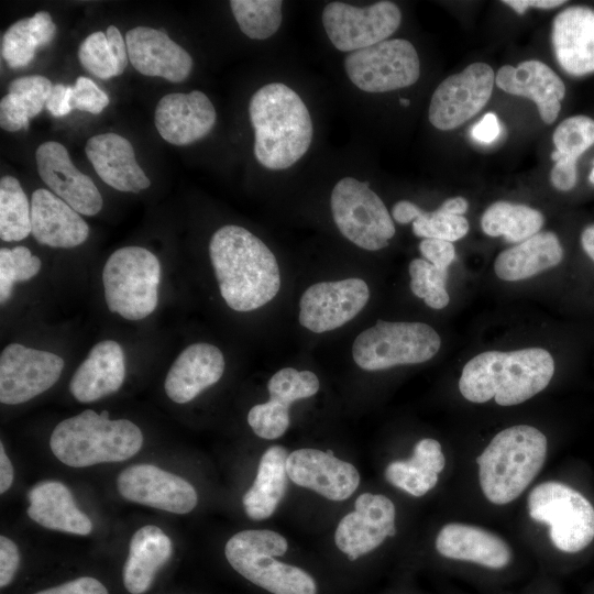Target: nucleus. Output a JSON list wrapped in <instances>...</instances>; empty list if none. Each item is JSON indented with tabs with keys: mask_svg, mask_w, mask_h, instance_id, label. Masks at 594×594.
Listing matches in <instances>:
<instances>
[{
	"mask_svg": "<svg viewBox=\"0 0 594 594\" xmlns=\"http://www.w3.org/2000/svg\"><path fill=\"white\" fill-rule=\"evenodd\" d=\"M216 120L212 102L200 90L165 95L157 102L154 113L160 135L173 145H188L205 138Z\"/></svg>",
	"mask_w": 594,
	"mask_h": 594,
	"instance_id": "21",
	"label": "nucleus"
},
{
	"mask_svg": "<svg viewBox=\"0 0 594 594\" xmlns=\"http://www.w3.org/2000/svg\"><path fill=\"white\" fill-rule=\"evenodd\" d=\"M552 45L560 66L570 75L594 72V10L572 6L553 20Z\"/></svg>",
	"mask_w": 594,
	"mask_h": 594,
	"instance_id": "27",
	"label": "nucleus"
},
{
	"mask_svg": "<svg viewBox=\"0 0 594 594\" xmlns=\"http://www.w3.org/2000/svg\"><path fill=\"white\" fill-rule=\"evenodd\" d=\"M20 565V552L16 544L7 538L0 537V586L4 587L13 580Z\"/></svg>",
	"mask_w": 594,
	"mask_h": 594,
	"instance_id": "49",
	"label": "nucleus"
},
{
	"mask_svg": "<svg viewBox=\"0 0 594 594\" xmlns=\"http://www.w3.org/2000/svg\"><path fill=\"white\" fill-rule=\"evenodd\" d=\"M436 550L444 559L499 572L513 562V551L497 535L477 526L450 522L437 535Z\"/></svg>",
	"mask_w": 594,
	"mask_h": 594,
	"instance_id": "23",
	"label": "nucleus"
},
{
	"mask_svg": "<svg viewBox=\"0 0 594 594\" xmlns=\"http://www.w3.org/2000/svg\"><path fill=\"white\" fill-rule=\"evenodd\" d=\"M440 345L439 334L427 323L377 320L355 338L352 356L362 370L381 371L424 363L437 354Z\"/></svg>",
	"mask_w": 594,
	"mask_h": 594,
	"instance_id": "8",
	"label": "nucleus"
},
{
	"mask_svg": "<svg viewBox=\"0 0 594 594\" xmlns=\"http://www.w3.org/2000/svg\"><path fill=\"white\" fill-rule=\"evenodd\" d=\"M330 207L341 234L361 249H384L395 234L392 216L367 182L341 178L331 191Z\"/></svg>",
	"mask_w": 594,
	"mask_h": 594,
	"instance_id": "10",
	"label": "nucleus"
},
{
	"mask_svg": "<svg viewBox=\"0 0 594 594\" xmlns=\"http://www.w3.org/2000/svg\"><path fill=\"white\" fill-rule=\"evenodd\" d=\"M588 180L594 185V162H593V168L588 175Z\"/></svg>",
	"mask_w": 594,
	"mask_h": 594,
	"instance_id": "58",
	"label": "nucleus"
},
{
	"mask_svg": "<svg viewBox=\"0 0 594 594\" xmlns=\"http://www.w3.org/2000/svg\"><path fill=\"white\" fill-rule=\"evenodd\" d=\"M35 158L42 180L74 210L88 217L101 210L99 189L89 176L75 167L63 144L55 141L40 144Z\"/></svg>",
	"mask_w": 594,
	"mask_h": 594,
	"instance_id": "19",
	"label": "nucleus"
},
{
	"mask_svg": "<svg viewBox=\"0 0 594 594\" xmlns=\"http://www.w3.org/2000/svg\"><path fill=\"white\" fill-rule=\"evenodd\" d=\"M142 444L140 428L128 419H110L108 410L99 415L86 409L64 419L50 438L53 454L73 468L125 461L136 454Z\"/></svg>",
	"mask_w": 594,
	"mask_h": 594,
	"instance_id": "5",
	"label": "nucleus"
},
{
	"mask_svg": "<svg viewBox=\"0 0 594 594\" xmlns=\"http://www.w3.org/2000/svg\"><path fill=\"white\" fill-rule=\"evenodd\" d=\"M495 82L507 94L532 100L544 123L551 124L558 118L565 86L546 64L529 59L517 66L505 65L498 69Z\"/></svg>",
	"mask_w": 594,
	"mask_h": 594,
	"instance_id": "24",
	"label": "nucleus"
},
{
	"mask_svg": "<svg viewBox=\"0 0 594 594\" xmlns=\"http://www.w3.org/2000/svg\"><path fill=\"white\" fill-rule=\"evenodd\" d=\"M31 227L34 239L51 248H75L89 235V227L80 213L44 188L32 194Z\"/></svg>",
	"mask_w": 594,
	"mask_h": 594,
	"instance_id": "28",
	"label": "nucleus"
},
{
	"mask_svg": "<svg viewBox=\"0 0 594 594\" xmlns=\"http://www.w3.org/2000/svg\"><path fill=\"white\" fill-rule=\"evenodd\" d=\"M563 249L553 232H538L499 253L494 263L498 278L515 282L529 278L558 265Z\"/></svg>",
	"mask_w": 594,
	"mask_h": 594,
	"instance_id": "32",
	"label": "nucleus"
},
{
	"mask_svg": "<svg viewBox=\"0 0 594 594\" xmlns=\"http://www.w3.org/2000/svg\"><path fill=\"white\" fill-rule=\"evenodd\" d=\"M547 438L528 425L508 427L496 433L476 458L481 490L492 504L515 501L542 469Z\"/></svg>",
	"mask_w": 594,
	"mask_h": 594,
	"instance_id": "4",
	"label": "nucleus"
},
{
	"mask_svg": "<svg viewBox=\"0 0 594 594\" xmlns=\"http://www.w3.org/2000/svg\"><path fill=\"white\" fill-rule=\"evenodd\" d=\"M344 69L359 89L386 92L415 84L420 75V62L409 41L393 38L349 53Z\"/></svg>",
	"mask_w": 594,
	"mask_h": 594,
	"instance_id": "11",
	"label": "nucleus"
},
{
	"mask_svg": "<svg viewBox=\"0 0 594 594\" xmlns=\"http://www.w3.org/2000/svg\"><path fill=\"white\" fill-rule=\"evenodd\" d=\"M117 487L130 502L174 514H187L198 502L197 492L188 481L153 464L124 469L118 476Z\"/></svg>",
	"mask_w": 594,
	"mask_h": 594,
	"instance_id": "16",
	"label": "nucleus"
},
{
	"mask_svg": "<svg viewBox=\"0 0 594 594\" xmlns=\"http://www.w3.org/2000/svg\"><path fill=\"white\" fill-rule=\"evenodd\" d=\"M287 475L298 486L312 490L330 501L349 498L360 484L355 466L331 451L302 448L288 454Z\"/></svg>",
	"mask_w": 594,
	"mask_h": 594,
	"instance_id": "20",
	"label": "nucleus"
},
{
	"mask_svg": "<svg viewBox=\"0 0 594 594\" xmlns=\"http://www.w3.org/2000/svg\"><path fill=\"white\" fill-rule=\"evenodd\" d=\"M543 216L536 209L508 201L491 205L481 218V228L490 237H504L506 241L520 243L538 233Z\"/></svg>",
	"mask_w": 594,
	"mask_h": 594,
	"instance_id": "36",
	"label": "nucleus"
},
{
	"mask_svg": "<svg viewBox=\"0 0 594 594\" xmlns=\"http://www.w3.org/2000/svg\"><path fill=\"white\" fill-rule=\"evenodd\" d=\"M287 457L283 446H272L263 453L256 477L242 498L249 518L266 519L277 508L287 487Z\"/></svg>",
	"mask_w": 594,
	"mask_h": 594,
	"instance_id": "34",
	"label": "nucleus"
},
{
	"mask_svg": "<svg viewBox=\"0 0 594 594\" xmlns=\"http://www.w3.org/2000/svg\"><path fill=\"white\" fill-rule=\"evenodd\" d=\"M106 35L109 48L118 66V75L120 76L124 72L129 59L125 40L114 25L107 28Z\"/></svg>",
	"mask_w": 594,
	"mask_h": 594,
	"instance_id": "53",
	"label": "nucleus"
},
{
	"mask_svg": "<svg viewBox=\"0 0 594 594\" xmlns=\"http://www.w3.org/2000/svg\"><path fill=\"white\" fill-rule=\"evenodd\" d=\"M72 86L62 84L54 85L52 92L46 101V109L54 117H64L73 109L70 107Z\"/></svg>",
	"mask_w": 594,
	"mask_h": 594,
	"instance_id": "52",
	"label": "nucleus"
},
{
	"mask_svg": "<svg viewBox=\"0 0 594 594\" xmlns=\"http://www.w3.org/2000/svg\"><path fill=\"white\" fill-rule=\"evenodd\" d=\"M110 102L108 95L90 78L80 76L72 89L70 107L92 114L100 113Z\"/></svg>",
	"mask_w": 594,
	"mask_h": 594,
	"instance_id": "45",
	"label": "nucleus"
},
{
	"mask_svg": "<svg viewBox=\"0 0 594 594\" xmlns=\"http://www.w3.org/2000/svg\"><path fill=\"white\" fill-rule=\"evenodd\" d=\"M41 270V260L31 254V251L18 245L13 249L0 250V301L4 304L12 294L16 282H26Z\"/></svg>",
	"mask_w": 594,
	"mask_h": 594,
	"instance_id": "41",
	"label": "nucleus"
},
{
	"mask_svg": "<svg viewBox=\"0 0 594 594\" xmlns=\"http://www.w3.org/2000/svg\"><path fill=\"white\" fill-rule=\"evenodd\" d=\"M13 482V468L9 460L3 443H0V493L7 492Z\"/></svg>",
	"mask_w": 594,
	"mask_h": 594,
	"instance_id": "55",
	"label": "nucleus"
},
{
	"mask_svg": "<svg viewBox=\"0 0 594 594\" xmlns=\"http://www.w3.org/2000/svg\"><path fill=\"white\" fill-rule=\"evenodd\" d=\"M528 514L549 525L553 546L565 553L584 550L594 539V507L574 488L556 481L535 486L528 496Z\"/></svg>",
	"mask_w": 594,
	"mask_h": 594,
	"instance_id": "9",
	"label": "nucleus"
},
{
	"mask_svg": "<svg viewBox=\"0 0 594 594\" xmlns=\"http://www.w3.org/2000/svg\"><path fill=\"white\" fill-rule=\"evenodd\" d=\"M556 152L578 160L594 144V120L574 116L563 120L553 132Z\"/></svg>",
	"mask_w": 594,
	"mask_h": 594,
	"instance_id": "42",
	"label": "nucleus"
},
{
	"mask_svg": "<svg viewBox=\"0 0 594 594\" xmlns=\"http://www.w3.org/2000/svg\"><path fill=\"white\" fill-rule=\"evenodd\" d=\"M125 377L121 345L113 340L95 344L74 373L69 391L79 403H91L116 393Z\"/></svg>",
	"mask_w": 594,
	"mask_h": 594,
	"instance_id": "29",
	"label": "nucleus"
},
{
	"mask_svg": "<svg viewBox=\"0 0 594 594\" xmlns=\"http://www.w3.org/2000/svg\"><path fill=\"white\" fill-rule=\"evenodd\" d=\"M209 256L226 304L246 312L270 302L280 288L277 260L267 245L243 227L227 224L209 242Z\"/></svg>",
	"mask_w": 594,
	"mask_h": 594,
	"instance_id": "1",
	"label": "nucleus"
},
{
	"mask_svg": "<svg viewBox=\"0 0 594 594\" xmlns=\"http://www.w3.org/2000/svg\"><path fill=\"white\" fill-rule=\"evenodd\" d=\"M173 543L157 526H143L134 532L123 566V584L131 594H143L157 571L169 560Z\"/></svg>",
	"mask_w": 594,
	"mask_h": 594,
	"instance_id": "31",
	"label": "nucleus"
},
{
	"mask_svg": "<svg viewBox=\"0 0 594 594\" xmlns=\"http://www.w3.org/2000/svg\"><path fill=\"white\" fill-rule=\"evenodd\" d=\"M35 594H109L106 586L97 579L81 576L58 586L40 591Z\"/></svg>",
	"mask_w": 594,
	"mask_h": 594,
	"instance_id": "50",
	"label": "nucleus"
},
{
	"mask_svg": "<svg viewBox=\"0 0 594 594\" xmlns=\"http://www.w3.org/2000/svg\"><path fill=\"white\" fill-rule=\"evenodd\" d=\"M321 19L332 45L352 53L387 40L398 29L402 12L392 1L363 8L333 1L323 8Z\"/></svg>",
	"mask_w": 594,
	"mask_h": 594,
	"instance_id": "12",
	"label": "nucleus"
},
{
	"mask_svg": "<svg viewBox=\"0 0 594 594\" xmlns=\"http://www.w3.org/2000/svg\"><path fill=\"white\" fill-rule=\"evenodd\" d=\"M254 155L268 169H286L298 162L312 141L310 113L299 95L282 82L261 87L251 98Z\"/></svg>",
	"mask_w": 594,
	"mask_h": 594,
	"instance_id": "3",
	"label": "nucleus"
},
{
	"mask_svg": "<svg viewBox=\"0 0 594 594\" xmlns=\"http://www.w3.org/2000/svg\"><path fill=\"white\" fill-rule=\"evenodd\" d=\"M85 152L98 176L110 187L124 193H140L151 185L136 162L131 142L116 133L88 139Z\"/></svg>",
	"mask_w": 594,
	"mask_h": 594,
	"instance_id": "26",
	"label": "nucleus"
},
{
	"mask_svg": "<svg viewBox=\"0 0 594 594\" xmlns=\"http://www.w3.org/2000/svg\"><path fill=\"white\" fill-rule=\"evenodd\" d=\"M28 497V515L42 527L79 536L91 532V520L77 507L72 492L62 482H40Z\"/></svg>",
	"mask_w": 594,
	"mask_h": 594,
	"instance_id": "30",
	"label": "nucleus"
},
{
	"mask_svg": "<svg viewBox=\"0 0 594 594\" xmlns=\"http://www.w3.org/2000/svg\"><path fill=\"white\" fill-rule=\"evenodd\" d=\"M317 375L310 371L284 367L268 381L270 399L253 406L248 422L253 432L263 439H277L289 427V407L298 400L311 397L319 391Z\"/></svg>",
	"mask_w": 594,
	"mask_h": 594,
	"instance_id": "18",
	"label": "nucleus"
},
{
	"mask_svg": "<svg viewBox=\"0 0 594 594\" xmlns=\"http://www.w3.org/2000/svg\"><path fill=\"white\" fill-rule=\"evenodd\" d=\"M399 101H400V105H402V106H405V107H408V106H409V100L406 99V98H402Z\"/></svg>",
	"mask_w": 594,
	"mask_h": 594,
	"instance_id": "59",
	"label": "nucleus"
},
{
	"mask_svg": "<svg viewBox=\"0 0 594 594\" xmlns=\"http://www.w3.org/2000/svg\"><path fill=\"white\" fill-rule=\"evenodd\" d=\"M495 75L485 63H473L446 78L429 105L430 123L442 131L455 129L474 117L491 98Z\"/></svg>",
	"mask_w": 594,
	"mask_h": 594,
	"instance_id": "13",
	"label": "nucleus"
},
{
	"mask_svg": "<svg viewBox=\"0 0 594 594\" xmlns=\"http://www.w3.org/2000/svg\"><path fill=\"white\" fill-rule=\"evenodd\" d=\"M392 217L400 224L413 222V232L424 239L454 242L469 231V222L463 216L450 215L440 208L425 211L408 200L397 201L392 209Z\"/></svg>",
	"mask_w": 594,
	"mask_h": 594,
	"instance_id": "37",
	"label": "nucleus"
},
{
	"mask_svg": "<svg viewBox=\"0 0 594 594\" xmlns=\"http://www.w3.org/2000/svg\"><path fill=\"white\" fill-rule=\"evenodd\" d=\"M30 117L18 97L8 92L0 101V125L8 132H15L29 125Z\"/></svg>",
	"mask_w": 594,
	"mask_h": 594,
	"instance_id": "46",
	"label": "nucleus"
},
{
	"mask_svg": "<svg viewBox=\"0 0 594 594\" xmlns=\"http://www.w3.org/2000/svg\"><path fill=\"white\" fill-rule=\"evenodd\" d=\"M125 43L130 63L142 75L182 82L191 73V56L165 30L136 26L127 31Z\"/></svg>",
	"mask_w": 594,
	"mask_h": 594,
	"instance_id": "22",
	"label": "nucleus"
},
{
	"mask_svg": "<svg viewBox=\"0 0 594 594\" xmlns=\"http://www.w3.org/2000/svg\"><path fill=\"white\" fill-rule=\"evenodd\" d=\"M224 356L216 345L198 342L188 345L169 367L164 389L177 404L193 400L223 375Z\"/></svg>",
	"mask_w": 594,
	"mask_h": 594,
	"instance_id": "25",
	"label": "nucleus"
},
{
	"mask_svg": "<svg viewBox=\"0 0 594 594\" xmlns=\"http://www.w3.org/2000/svg\"><path fill=\"white\" fill-rule=\"evenodd\" d=\"M78 59L82 67L100 79L118 75V66L109 48L106 33L89 34L78 47Z\"/></svg>",
	"mask_w": 594,
	"mask_h": 594,
	"instance_id": "43",
	"label": "nucleus"
},
{
	"mask_svg": "<svg viewBox=\"0 0 594 594\" xmlns=\"http://www.w3.org/2000/svg\"><path fill=\"white\" fill-rule=\"evenodd\" d=\"M32 232L31 207L20 182L10 175L0 180V238L21 241Z\"/></svg>",
	"mask_w": 594,
	"mask_h": 594,
	"instance_id": "38",
	"label": "nucleus"
},
{
	"mask_svg": "<svg viewBox=\"0 0 594 594\" xmlns=\"http://www.w3.org/2000/svg\"><path fill=\"white\" fill-rule=\"evenodd\" d=\"M556 162L550 174V180L558 190H571L576 184V161L574 158L558 154L556 151L551 154Z\"/></svg>",
	"mask_w": 594,
	"mask_h": 594,
	"instance_id": "48",
	"label": "nucleus"
},
{
	"mask_svg": "<svg viewBox=\"0 0 594 594\" xmlns=\"http://www.w3.org/2000/svg\"><path fill=\"white\" fill-rule=\"evenodd\" d=\"M57 28L46 11L14 22L1 40V56L11 68L30 64L38 47L52 42Z\"/></svg>",
	"mask_w": 594,
	"mask_h": 594,
	"instance_id": "35",
	"label": "nucleus"
},
{
	"mask_svg": "<svg viewBox=\"0 0 594 594\" xmlns=\"http://www.w3.org/2000/svg\"><path fill=\"white\" fill-rule=\"evenodd\" d=\"M419 251L426 261L441 270H448L455 258L454 245L446 240L424 239L419 243Z\"/></svg>",
	"mask_w": 594,
	"mask_h": 594,
	"instance_id": "47",
	"label": "nucleus"
},
{
	"mask_svg": "<svg viewBox=\"0 0 594 594\" xmlns=\"http://www.w3.org/2000/svg\"><path fill=\"white\" fill-rule=\"evenodd\" d=\"M468 207V201L463 197H453L443 201L439 208L450 215L463 216Z\"/></svg>",
	"mask_w": 594,
	"mask_h": 594,
	"instance_id": "56",
	"label": "nucleus"
},
{
	"mask_svg": "<svg viewBox=\"0 0 594 594\" xmlns=\"http://www.w3.org/2000/svg\"><path fill=\"white\" fill-rule=\"evenodd\" d=\"M160 280V261L147 249L124 246L114 251L102 271L108 309L127 320L144 319L157 306Z\"/></svg>",
	"mask_w": 594,
	"mask_h": 594,
	"instance_id": "7",
	"label": "nucleus"
},
{
	"mask_svg": "<svg viewBox=\"0 0 594 594\" xmlns=\"http://www.w3.org/2000/svg\"><path fill=\"white\" fill-rule=\"evenodd\" d=\"M287 549L280 534L252 529L233 535L224 554L239 574L272 594H317L316 581L308 572L274 559Z\"/></svg>",
	"mask_w": 594,
	"mask_h": 594,
	"instance_id": "6",
	"label": "nucleus"
},
{
	"mask_svg": "<svg viewBox=\"0 0 594 594\" xmlns=\"http://www.w3.org/2000/svg\"><path fill=\"white\" fill-rule=\"evenodd\" d=\"M581 244L585 253L594 262V224L587 226L581 234Z\"/></svg>",
	"mask_w": 594,
	"mask_h": 594,
	"instance_id": "57",
	"label": "nucleus"
},
{
	"mask_svg": "<svg viewBox=\"0 0 594 594\" xmlns=\"http://www.w3.org/2000/svg\"><path fill=\"white\" fill-rule=\"evenodd\" d=\"M367 284L358 277L320 282L308 287L299 300V322L322 333L351 321L367 304Z\"/></svg>",
	"mask_w": 594,
	"mask_h": 594,
	"instance_id": "15",
	"label": "nucleus"
},
{
	"mask_svg": "<svg viewBox=\"0 0 594 594\" xmlns=\"http://www.w3.org/2000/svg\"><path fill=\"white\" fill-rule=\"evenodd\" d=\"M410 289L433 309H442L449 304L446 289L448 270H441L426 261L415 258L409 264Z\"/></svg>",
	"mask_w": 594,
	"mask_h": 594,
	"instance_id": "40",
	"label": "nucleus"
},
{
	"mask_svg": "<svg viewBox=\"0 0 594 594\" xmlns=\"http://www.w3.org/2000/svg\"><path fill=\"white\" fill-rule=\"evenodd\" d=\"M280 0H231L233 16L242 31L252 40H266L282 24Z\"/></svg>",
	"mask_w": 594,
	"mask_h": 594,
	"instance_id": "39",
	"label": "nucleus"
},
{
	"mask_svg": "<svg viewBox=\"0 0 594 594\" xmlns=\"http://www.w3.org/2000/svg\"><path fill=\"white\" fill-rule=\"evenodd\" d=\"M355 510L345 515L336 529L334 542L353 561L373 551L387 537L396 535V509L393 502L382 495L363 493Z\"/></svg>",
	"mask_w": 594,
	"mask_h": 594,
	"instance_id": "17",
	"label": "nucleus"
},
{
	"mask_svg": "<svg viewBox=\"0 0 594 594\" xmlns=\"http://www.w3.org/2000/svg\"><path fill=\"white\" fill-rule=\"evenodd\" d=\"M64 360L52 352L7 345L0 355V402L25 403L51 388L59 378Z\"/></svg>",
	"mask_w": 594,
	"mask_h": 594,
	"instance_id": "14",
	"label": "nucleus"
},
{
	"mask_svg": "<svg viewBox=\"0 0 594 594\" xmlns=\"http://www.w3.org/2000/svg\"><path fill=\"white\" fill-rule=\"evenodd\" d=\"M446 466L441 444L431 438L419 440L408 460L391 462L385 469V479L393 486L420 497L438 483Z\"/></svg>",
	"mask_w": 594,
	"mask_h": 594,
	"instance_id": "33",
	"label": "nucleus"
},
{
	"mask_svg": "<svg viewBox=\"0 0 594 594\" xmlns=\"http://www.w3.org/2000/svg\"><path fill=\"white\" fill-rule=\"evenodd\" d=\"M503 3L513 8L517 13H525L526 9L539 8V9H552L562 6L565 1L562 0H505Z\"/></svg>",
	"mask_w": 594,
	"mask_h": 594,
	"instance_id": "54",
	"label": "nucleus"
},
{
	"mask_svg": "<svg viewBox=\"0 0 594 594\" xmlns=\"http://www.w3.org/2000/svg\"><path fill=\"white\" fill-rule=\"evenodd\" d=\"M502 132V127L498 118L493 112H487L479 122H476L471 131L472 138L484 144H490L496 141Z\"/></svg>",
	"mask_w": 594,
	"mask_h": 594,
	"instance_id": "51",
	"label": "nucleus"
},
{
	"mask_svg": "<svg viewBox=\"0 0 594 594\" xmlns=\"http://www.w3.org/2000/svg\"><path fill=\"white\" fill-rule=\"evenodd\" d=\"M553 373V358L542 348L486 351L464 365L459 389L472 403L494 398L501 406H514L543 391Z\"/></svg>",
	"mask_w": 594,
	"mask_h": 594,
	"instance_id": "2",
	"label": "nucleus"
},
{
	"mask_svg": "<svg viewBox=\"0 0 594 594\" xmlns=\"http://www.w3.org/2000/svg\"><path fill=\"white\" fill-rule=\"evenodd\" d=\"M53 87L51 80L44 76H23L11 81L8 92L18 97L32 119L43 110Z\"/></svg>",
	"mask_w": 594,
	"mask_h": 594,
	"instance_id": "44",
	"label": "nucleus"
}]
</instances>
